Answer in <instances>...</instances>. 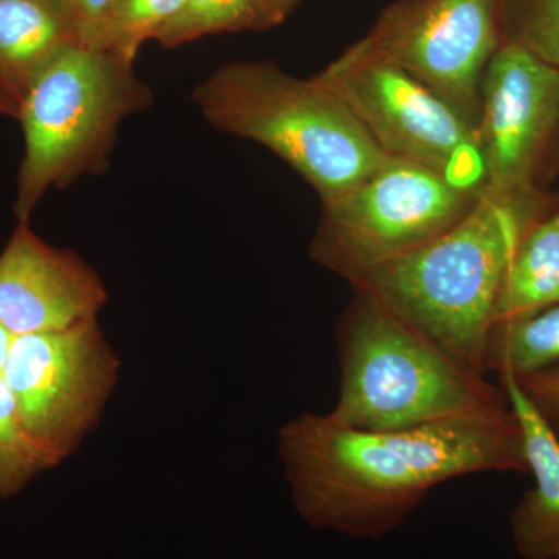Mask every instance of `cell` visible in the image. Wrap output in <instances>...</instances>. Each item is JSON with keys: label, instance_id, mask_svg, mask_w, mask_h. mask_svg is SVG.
Masks as SVG:
<instances>
[{"label": "cell", "instance_id": "obj_22", "mask_svg": "<svg viewBox=\"0 0 559 559\" xmlns=\"http://www.w3.org/2000/svg\"><path fill=\"white\" fill-rule=\"evenodd\" d=\"M299 2L300 0H260L259 31L282 24Z\"/></svg>", "mask_w": 559, "mask_h": 559}, {"label": "cell", "instance_id": "obj_18", "mask_svg": "<svg viewBox=\"0 0 559 559\" xmlns=\"http://www.w3.org/2000/svg\"><path fill=\"white\" fill-rule=\"evenodd\" d=\"M55 465L22 428L9 385L0 374V502L20 495Z\"/></svg>", "mask_w": 559, "mask_h": 559}, {"label": "cell", "instance_id": "obj_20", "mask_svg": "<svg viewBox=\"0 0 559 559\" xmlns=\"http://www.w3.org/2000/svg\"><path fill=\"white\" fill-rule=\"evenodd\" d=\"M513 377V374H511ZM525 399L559 440V362L516 378Z\"/></svg>", "mask_w": 559, "mask_h": 559}, {"label": "cell", "instance_id": "obj_13", "mask_svg": "<svg viewBox=\"0 0 559 559\" xmlns=\"http://www.w3.org/2000/svg\"><path fill=\"white\" fill-rule=\"evenodd\" d=\"M73 43L83 39L68 0H0V83L17 105L43 69Z\"/></svg>", "mask_w": 559, "mask_h": 559}, {"label": "cell", "instance_id": "obj_15", "mask_svg": "<svg viewBox=\"0 0 559 559\" xmlns=\"http://www.w3.org/2000/svg\"><path fill=\"white\" fill-rule=\"evenodd\" d=\"M559 362V301L527 318L498 323L489 334L484 369L521 378Z\"/></svg>", "mask_w": 559, "mask_h": 559}, {"label": "cell", "instance_id": "obj_11", "mask_svg": "<svg viewBox=\"0 0 559 559\" xmlns=\"http://www.w3.org/2000/svg\"><path fill=\"white\" fill-rule=\"evenodd\" d=\"M108 290L79 253L55 248L17 223L0 252V325L11 336L51 333L98 320Z\"/></svg>", "mask_w": 559, "mask_h": 559}, {"label": "cell", "instance_id": "obj_9", "mask_svg": "<svg viewBox=\"0 0 559 559\" xmlns=\"http://www.w3.org/2000/svg\"><path fill=\"white\" fill-rule=\"evenodd\" d=\"M500 44L499 0H399L355 46L409 73L477 130L481 76Z\"/></svg>", "mask_w": 559, "mask_h": 559}, {"label": "cell", "instance_id": "obj_19", "mask_svg": "<svg viewBox=\"0 0 559 559\" xmlns=\"http://www.w3.org/2000/svg\"><path fill=\"white\" fill-rule=\"evenodd\" d=\"M502 40L559 69V0H499Z\"/></svg>", "mask_w": 559, "mask_h": 559}, {"label": "cell", "instance_id": "obj_23", "mask_svg": "<svg viewBox=\"0 0 559 559\" xmlns=\"http://www.w3.org/2000/svg\"><path fill=\"white\" fill-rule=\"evenodd\" d=\"M17 110H20V105L14 100L13 95L5 90V86L0 83V117L16 119Z\"/></svg>", "mask_w": 559, "mask_h": 559}, {"label": "cell", "instance_id": "obj_12", "mask_svg": "<svg viewBox=\"0 0 559 559\" xmlns=\"http://www.w3.org/2000/svg\"><path fill=\"white\" fill-rule=\"evenodd\" d=\"M524 436L528 474L535 485L510 518L511 539L522 559H559V440L533 409L514 377L499 374Z\"/></svg>", "mask_w": 559, "mask_h": 559}, {"label": "cell", "instance_id": "obj_25", "mask_svg": "<svg viewBox=\"0 0 559 559\" xmlns=\"http://www.w3.org/2000/svg\"><path fill=\"white\" fill-rule=\"evenodd\" d=\"M554 146H555V148H557V154H558V159H559V120H558L557 132H555Z\"/></svg>", "mask_w": 559, "mask_h": 559}, {"label": "cell", "instance_id": "obj_16", "mask_svg": "<svg viewBox=\"0 0 559 559\" xmlns=\"http://www.w3.org/2000/svg\"><path fill=\"white\" fill-rule=\"evenodd\" d=\"M260 0H187L178 16L156 36L165 49L242 31H259Z\"/></svg>", "mask_w": 559, "mask_h": 559}, {"label": "cell", "instance_id": "obj_5", "mask_svg": "<svg viewBox=\"0 0 559 559\" xmlns=\"http://www.w3.org/2000/svg\"><path fill=\"white\" fill-rule=\"evenodd\" d=\"M153 105L134 62L73 43L36 76L20 102L24 134L14 216L28 223L50 189L108 170L120 124Z\"/></svg>", "mask_w": 559, "mask_h": 559}, {"label": "cell", "instance_id": "obj_1", "mask_svg": "<svg viewBox=\"0 0 559 559\" xmlns=\"http://www.w3.org/2000/svg\"><path fill=\"white\" fill-rule=\"evenodd\" d=\"M278 457L297 514L314 528L378 540L430 489L481 473L528 474L514 412L364 430L305 412L280 428Z\"/></svg>", "mask_w": 559, "mask_h": 559}, {"label": "cell", "instance_id": "obj_3", "mask_svg": "<svg viewBox=\"0 0 559 559\" xmlns=\"http://www.w3.org/2000/svg\"><path fill=\"white\" fill-rule=\"evenodd\" d=\"M341 392L334 421L364 430L415 428L510 411L487 381L369 294L355 290L336 326Z\"/></svg>", "mask_w": 559, "mask_h": 559}, {"label": "cell", "instance_id": "obj_2", "mask_svg": "<svg viewBox=\"0 0 559 559\" xmlns=\"http://www.w3.org/2000/svg\"><path fill=\"white\" fill-rule=\"evenodd\" d=\"M538 189L484 190L457 224L428 245L364 272L349 285L485 373V349L514 250L533 223L546 215Z\"/></svg>", "mask_w": 559, "mask_h": 559}, {"label": "cell", "instance_id": "obj_4", "mask_svg": "<svg viewBox=\"0 0 559 559\" xmlns=\"http://www.w3.org/2000/svg\"><path fill=\"white\" fill-rule=\"evenodd\" d=\"M191 100L216 130L277 154L320 202L390 159L329 87L314 76L296 79L274 62H229L194 87Z\"/></svg>", "mask_w": 559, "mask_h": 559}, {"label": "cell", "instance_id": "obj_6", "mask_svg": "<svg viewBox=\"0 0 559 559\" xmlns=\"http://www.w3.org/2000/svg\"><path fill=\"white\" fill-rule=\"evenodd\" d=\"M481 193L459 189L415 162L390 157L352 189L322 201L311 260L349 282L436 240Z\"/></svg>", "mask_w": 559, "mask_h": 559}, {"label": "cell", "instance_id": "obj_21", "mask_svg": "<svg viewBox=\"0 0 559 559\" xmlns=\"http://www.w3.org/2000/svg\"><path fill=\"white\" fill-rule=\"evenodd\" d=\"M79 21L81 39L87 46L100 47L103 25L116 0H68Z\"/></svg>", "mask_w": 559, "mask_h": 559}, {"label": "cell", "instance_id": "obj_14", "mask_svg": "<svg viewBox=\"0 0 559 559\" xmlns=\"http://www.w3.org/2000/svg\"><path fill=\"white\" fill-rule=\"evenodd\" d=\"M558 301L559 210L533 223L514 250L500 290L495 326L527 318Z\"/></svg>", "mask_w": 559, "mask_h": 559}, {"label": "cell", "instance_id": "obj_24", "mask_svg": "<svg viewBox=\"0 0 559 559\" xmlns=\"http://www.w3.org/2000/svg\"><path fill=\"white\" fill-rule=\"evenodd\" d=\"M13 341V336L0 325V373H2L3 366H5L7 355Z\"/></svg>", "mask_w": 559, "mask_h": 559}, {"label": "cell", "instance_id": "obj_17", "mask_svg": "<svg viewBox=\"0 0 559 559\" xmlns=\"http://www.w3.org/2000/svg\"><path fill=\"white\" fill-rule=\"evenodd\" d=\"M187 0H116L100 36V49L134 62L140 47L164 31Z\"/></svg>", "mask_w": 559, "mask_h": 559}, {"label": "cell", "instance_id": "obj_8", "mask_svg": "<svg viewBox=\"0 0 559 559\" xmlns=\"http://www.w3.org/2000/svg\"><path fill=\"white\" fill-rule=\"evenodd\" d=\"M2 378L22 428L57 468L97 428L120 374L100 322L11 341Z\"/></svg>", "mask_w": 559, "mask_h": 559}, {"label": "cell", "instance_id": "obj_7", "mask_svg": "<svg viewBox=\"0 0 559 559\" xmlns=\"http://www.w3.org/2000/svg\"><path fill=\"white\" fill-rule=\"evenodd\" d=\"M314 79L389 157L423 165L462 190L487 189L479 132L409 73L353 44Z\"/></svg>", "mask_w": 559, "mask_h": 559}, {"label": "cell", "instance_id": "obj_10", "mask_svg": "<svg viewBox=\"0 0 559 559\" xmlns=\"http://www.w3.org/2000/svg\"><path fill=\"white\" fill-rule=\"evenodd\" d=\"M559 120V69L507 43L488 61L480 83L479 140L487 190L536 189Z\"/></svg>", "mask_w": 559, "mask_h": 559}]
</instances>
